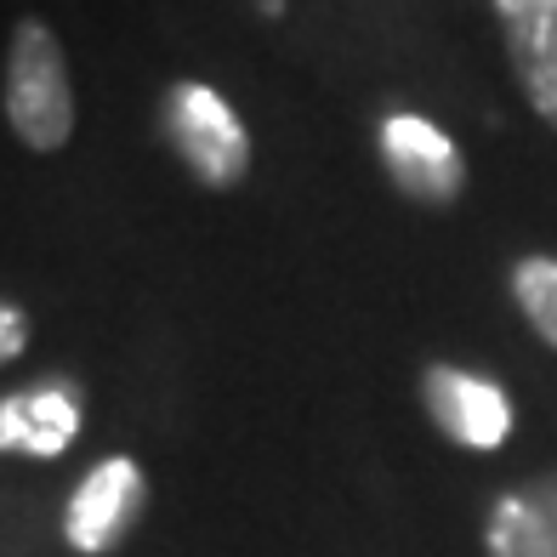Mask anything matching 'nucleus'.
I'll return each instance as SVG.
<instances>
[{
    "mask_svg": "<svg viewBox=\"0 0 557 557\" xmlns=\"http://www.w3.org/2000/svg\"><path fill=\"white\" fill-rule=\"evenodd\" d=\"M7 125L29 154H58L74 137V81L46 17H17L7 46Z\"/></svg>",
    "mask_w": 557,
    "mask_h": 557,
    "instance_id": "1",
    "label": "nucleus"
},
{
    "mask_svg": "<svg viewBox=\"0 0 557 557\" xmlns=\"http://www.w3.org/2000/svg\"><path fill=\"white\" fill-rule=\"evenodd\" d=\"M160 137L183 171L211 194H234L250 176V132L234 103L206 81H171L160 91Z\"/></svg>",
    "mask_w": 557,
    "mask_h": 557,
    "instance_id": "2",
    "label": "nucleus"
},
{
    "mask_svg": "<svg viewBox=\"0 0 557 557\" xmlns=\"http://www.w3.org/2000/svg\"><path fill=\"white\" fill-rule=\"evenodd\" d=\"M375 154H382L387 183L410 199V206L449 211L467 199L472 165L461 154V143H455L438 120L410 114V109L382 114V125H375Z\"/></svg>",
    "mask_w": 557,
    "mask_h": 557,
    "instance_id": "3",
    "label": "nucleus"
},
{
    "mask_svg": "<svg viewBox=\"0 0 557 557\" xmlns=\"http://www.w3.org/2000/svg\"><path fill=\"white\" fill-rule=\"evenodd\" d=\"M143 506H148L143 467L132 461V455H109V461H97L81 478V490L69 495V506H63V541L81 557H109L137 529Z\"/></svg>",
    "mask_w": 557,
    "mask_h": 557,
    "instance_id": "4",
    "label": "nucleus"
},
{
    "mask_svg": "<svg viewBox=\"0 0 557 557\" xmlns=\"http://www.w3.org/2000/svg\"><path fill=\"white\" fill-rule=\"evenodd\" d=\"M421 410L455 449H472V455H490L512 438V398H506V387L461 364L421 370Z\"/></svg>",
    "mask_w": 557,
    "mask_h": 557,
    "instance_id": "5",
    "label": "nucleus"
},
{
    "mask_svg": "<svg viewBox=\"0 0 557 557\" xmlns=\"http://www.w3.org/2000/svg\"><path fill=\"white\" fill-rule=\"evenodd\" d=\"M81 421H86V387L63 370L35 375L29 387L0 393V455L58 461L81 438Z\"/></svg>",
    "mask_w": 557,
    "mask_h": 557,
    "instance_id": "6",
    "label": "nucleus"
},
{
    "mask_svg": "<svg viewBox=\"0 0 557 557\" xmlns=\"http://www.w3.org/2000/svg\"><path fill=\"white\" fill-rule=\"evenodd\" d=\"M506 63L546 132H557V0H495Z\"/></svg>",
    "mask_w": 557,
    "mask_h": 557,
    "instance_id": "7",
    "label": "nucleus"
},
{
    "mask_svg": "<svg viewBox=\"0 0 557 557\" xmlns=\"http://www.w3.org/2000/svg\"><path fill=\"white\" fill-rule=\"evenodd\" d=\"M484 557H557V467L490 500Z\"/></svg>",
    "mask_w": 557,
    "mask_h": 557,
    "instance_id": "8",
    "label": "nucleus"
},
{
    "mask_svg": "<svg viewBox=\"0 0 557 557\" xmlns=\"http://www.w3.org/2000/svg\"><path fill=\"white\" fill-rule=\"evenodd\" d=\"M506 290H512L518 313L529 319V331L557 352V257H546V250L518 257L512 273H506Z\"/></svg>",
    "mask_w": 557,
    "mask_h": 557,
    "instance_id": "9",
    "label": "nucleus"
},
{
    "mask_svg": "<svg viewBox=\"0 0 557 557\" xmlns=\"http://www.w3.org/2000/svg\"><path fill=\"white\" fill-rule=\"evenodd\" d=\"M29 336H35V319L23 301L0 296V364H17L23 352H29Z\"/></svg>",
    "mask_w": 557,
    "mask_h": 557,
    "instance_id": "10",
    "label": "nucleus"
},
{
    "mask_svg": "<svg viewBox=\"0 0 557 557\" xmlns=\"http://www.w3.org/2000/svg\"><path fill=\"white\" fill-rule=\"evenodd\" d=\"M257 7H262V0H257Z\"/></svg>",
    "mask_w": 557,
    "mask_h": 557,
    "instance_id": "11",
    "label": "nucleus"
}]
</instances>
